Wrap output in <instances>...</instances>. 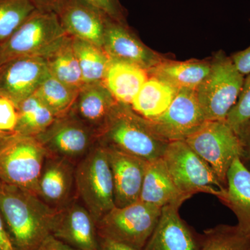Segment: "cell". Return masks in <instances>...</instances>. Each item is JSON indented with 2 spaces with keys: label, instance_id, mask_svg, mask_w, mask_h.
Wrapping results in <instances>:
<instances>
[{
  "label": "cell",
  "instance_id": "1",
  "mask_svg": "<svg viewBox=\"0 0 250 250\" xmlns=\"http://www.w3.org/2000/svg\"><path fill=\"white\" fill-rule=\"evenodd\" d=\"M57 212L33 192L0 182V213L16 250H39Z\"/></svg>",
  "mask_w": 250,
  "mask_h": 250
},
{
  "label": "cell",
  "instance_id": "2",
  "mask_svg": "<svg viewBox=\"0 0 250 250\" xmlns=\"http://www.w3.org/2000/svg\"><path fill=\"white\" fill-rule=\"evenodd\" d=\"M98 142L150 162L164 155L170 142L156 134L147 120L118 103L106 123L99 130Z\"/></svg>",
  "mask_w": 250,
  "mask_h": 250
},
{
  "label": "cell",
  "instance_id": "3",
  "mask_svg": "<svg viewBox=\"0 0 250 250\" xmlns=\"http://www.w3.org/2000/svg\"><path fill=\"white\" fill-rule=\"evenodd\" d=\"M68 36L56 13L36 9L0 45V64L21 57L45 59Z\"/></svg>",
  "mask_w": 250,
  "mask_h": 250
},
{
  "label": "cell",
  "instance_id": "4",
  "mask_svg": "<svg viewBox=\"0 0 250 250\" xmlns=\"http://www.w3.org/2000/svg\"><path fill=\"white\" fill-rule=\"evenodd\" d=\"M77 197L98 223L114 208V187L107 153L103 145L95 147L75 167Z\"/></svg>",
  "mask_w": 250,
  "mask_h": 250
},
{
  "label": "cell",
  "instance_id": "5",
  "mask_svg": "<svg viewBox=\"0 0 250 250\" xmlns=\"http://www.w3.org/2000/svg\"><path fill=\"white\" fill-rule=\"evenodd\" d=\"M162 159L174 185L184 196L189 199L197 192H205L220 200L225 195L227 188L185 141L169 143Z\"/></svg>",
  "mask_w": 250,
  "mask_h": 250
},
{
  "label": "cell",
  "instance_id": "6",
  "mask_svg": "<svg viewBox=\"0 0 250 250\" xmlns=\"http://www.w3.org/2000/svg\"><path fill=\"white\" fill-rule=\"evenodd\" d=\"M244 80L231 57L223 53L215 57L210 62L209 72L196 90L206 121L226 120L238 100Z\"/></svg>",
  "mask_w": 250,
  "mask_h": 250
},
{
  "label": "cell",
  "instance_id": "7",
  "mask_svg": "<svg viewBox=\"0 0 250 250\" xmlns=\"http://www.w3.org/2000/svg\"><path fill=\"white\" fill-rule=\"evenodd\" d=\"M162 208L138 201L116 207L97 223L98 236L143 250L159 222Z\"/></svg>",
  "mask_w": 250,
  "mask_h": 250
},
{
  "label": "cell",
  "instance_id": "8",
  "mask_svg": "<svg viewBox=\"0 0 250 250\" xmlns=\"http://www.w3.org/2000/svg\"><path fill=\"white\" fill-rule=\"evenodd\" d=\"M47 154L36 137L10 135L0 146V182L37 195L38 183Z\"/></svg>",
  "mask_w": 250,
  "mask_h": 250
},
{
  "label": "cell",
  "instance_id": "9",
  "mask_svg": "<svg viewBox=\"0 0 250 250\" xmlns=\"http://www.w3.org/2000/svg\"><path fill=\"white\" fill-rule=\"evenodd\" d=\"M184 141L227 188L230 166L235 159H242L245 154L243 141L232 128L225 121H206Z\"/></svg>",
  "mask_w": 250,
  "mask_h": 250
},
{
  "label": "cell",
  "instance_id": "10",
  "mask_svg": "<svg viewBox=\"0 0 250 250\" xmlns=\"http://www.w3.org/2000/svg\"><path fill=\"white\" fill-rule=\"evenodd\" d=\"M36 138L49 155L64 158L76 165L98 143L96 131L70 111L56 118Z\"/></svg>",
  "mask_w": 250,
  "mask_h": 250
},
{
  "label": "cell",
  "instance_id": "11",
  "mask_svg": "<svg viewBox=\"0 0 250 250\" xmlns=\"http://www.w3.org/2000/svg\"><path fill=\"white\" fill-rule=\"evenodd\" d=\"M147 120V119H146ZM153 130L168 142L184 141L206 121L196 90H180L160 116L147 120Z\"/></svg>",
  "mask_w": 250,
  "mask_h": 250
},
{
  "label": "cell",
  "instance_id": "12",
  "mask_svg": "<svg viewBox=\"0 0 250 250\" xmlns=\"http://www.w3.org/2000/svg\"><path fill=\"white\" fill-rule=\"evenodd\" d=\"M49 75L45 59L21 57L0 64V98L7 99L16 108L35 93Z\"/></svg>",
  "mask_w": 250,
  "mask_h": 250
},
{
  "label": "cell",
  "instance_id": "13",
  "mask_svg": "<svg viewBox=\"0 0 250 250\" xmlns=\"http://www.w3.org/2000/svg\"><path fill=\"white\" fill-rule=\"evenodd\" d=\"M103 48L111 61L135 65L147 72L164 60L141 42L126 23L110 18L106 21Z\"/></svg>",
  "mask_w": 250,
  "mask_h": 250
},
{
  "label": "cell",
  "instance_id": "14",
  "mask_svg": "<svg viewBox=\"0 0 250 250\" xmlns=\"http://www.w3.org/2000/svg\"><path fill=\"white\" fill-rule=\"evenodd\" d=\"M51 235L80 250H99L97 222L78 200L57 210Z\"/></svg>",
  "mask_w": 250,
  "mask_h": 250
},
{
  "label": "cell",
  "instance_id": "15",
  "mask_svg": "<svg viewBox=\"0 0 250 250\" xmlns=\"http://www.w3.org/2000/svg\"><path fill=\"white\" fill-rule=\"evenodd\" d=\"M75 167L76 164L67 159L47 154L38 183L37 196L57 210L76 200Z\"/></svg>",
  "mask_w": 250,
  "mask_h": 250
},
{
  "label": "cell",
  "instance_id": "16",
  "mask_svg": "<svg viewBox=\"0 0 250 250\" xmlns=\"http://www.w3.org/2000/svg\"><path fill=\"white\" fill-rule=\"evenodd\" d=\"M184 202L164 206L159 222L143 250H200L198 234L181 218L179 209Z\"/></svg>",
  "mask_w": 250,
  "mask_h": 250
},
{
  "label": "cell",
  "instance_id": "17",
  "mask_svg": "<svg viewBox=\"0 0 250 250\" xmlns=\"http://www.w3.org/2000/svg\"><path fill=\"white\" fill-rule=\"evenodd\" d=\"M104 147L113 175L115 206L121 208L139 201L147 161L114 148Z\"/></svg>",
  "mask_w": 250,
  "mask_h": 250
},
{
  "label": "cell",
  "instance_id": "18",
  "mask_svg": "<svg viewBox=\"0 0 250 250\" xmlns=\"http://www.w3.org/2000/svg\"><path fill=\"white\" fill-rule=\"evenodd\" d=\"M56 14L69 36L103 47L106 15L83 0H65Z\"/></svg>",
  "mask_w": 250,
  "mask_h": 250
},
{
  "label": "cell",
  "instance_id": "19",
  "mask_svg": "<svg viewBox=\"0 0 250 250\" xmlns=\"http://www.w3.org/2000/svg\"><path fill=\"white\" fill-rule=\"evenodd\" d=\"M118 104L103 82L85 83L70 112L98 134Z\"/></svg>",
  "mask_w": 250,
  "mask_h": 250
},
{
  "label": "cell",
  "instance_id": "20",
  "mask_svg": "<svg viewBox=\"0 0 250 250\" xmlns=\"http://www.w3.org/2000/svg\"><path fill=\"white\" fill-rule=\"evenodd\" d=\"M236 216L237 226L250 236V171L238 157L233 161L227 176V189L220 199Z\"/></svg>",
  "mask_w": 250,
  "mask_h": 250
},
{
  "label": "cell",
  "instance_id": "21",
  "mask_svg": "<svg viewBox=\"0 0 250 250\" xmlns=\"http://www.w3.org/2000/svg\"><path fill=\"white\" fill-rule=\"evenodd\" d=\"M210 62L205 61L173 62L164 59L147 72L167 83L178 93L180 90H196L209 72Z\"/></svg>",
  "mask_w": 250,
  "mask_h": 250
},
{
  "label": "cell",
  "instance_id": "22",
  "mask_svg": "<svg viewBox=\"0 0 250 250\" xmlns=\"http://www.w3.org/2000/svg\"><path fill=\"white\" fill-rule=\"evenodd\" d=\"M187 200L188 198L181 194L174 185L162 157L148 162L140 201L162 208L169 204Z\"/></svg>",
  "mask_w": 250,
  "mask_h": 250
},
{
  "label": "cell",
  "instance_id": "23",
  "mask_svg": "<svg viewBox=\"0 0 250 250\" xmlns=\"http://www.w3.org/2000/svg\"><path fill=\"white\" fill-rule=\"evenodd\" d=\"M148 78L141 67L111 61L103 83L118 103L131 105Z\"/></svg>",
  "mask_w": 250,
  "mask_h": 250
},
{
  "label": "cell",
  "instance_id": "24",
  "mask_svg": "<svg viewBox=\"0 0 250 250\" xmlns=\"http://www.w3.org/2000/svg\"><path fill=\"white\" fill-rule=\"evenodd\" d=\"M177 93L174 88L162 81L149 77L130 106L143 118L154 119L167 110Z\"/></svg>",
  "mask_w": 250,
  "mask_h": 250
},
{
  "label": "cell",
  "instance_id": "25",
  "mask_svg": "<svg viewBox=\"0 0 250 250\" xmlns=\"http://www.w3.org/2000/svg\"><path fill=\"white\" fill-rule=\"evenodd\" d=\"M45 60L49 75L54 78L77 89L84 84L71 36H67Z\"/></svg>",
  "mask_w": 250,
  "mask_h": 250
},
{
  "label": "cell",
  "instance_id": "26",
  "mask_svg": "<svg viewBox=\"0 0 250 250\" xmlns=\"http://www.w3.org/2000/svg\"><path fill=\"white\" fill-rule=\"evenodd\" d=\"M17 110L18 123L14 134L22 136L36 137L57 118L35 94L20 104Z\"/></svg>",
  "mask_w": 250,
  "mask_h": 250
},
{
  "label": "cell",
  "instance_id": "27",
  "mask_svg": "<svg viewBox=\"0 0 250 250\" xmlns=\"http://www.w3.org/2000/svg\"><path fill=\"white\" fill-rule=\"evenodd\" d=\"M72 45L84 84L103 82L111 60L103 47L73 37Z\"/></svg>",
  "mask_w": 250,
  "mask_h": 250
},
{
  "label": "cell",
  "instance_id": "28",
  "mask_svg": "<svg viewBox=\"0 0 250 250\" xmlns=\"http://www.w3.org/2000/svg\"><path fill=\"white\" fill-rule=\"evenodd\" d=\"M79 90L62 83L49 73L34 94L50 109L56 118H59L71 111Z\"/></svg>",
  "mask_w": 250,
  "mask_h": 250
},
{
  "label": "cell",
  "instance_id": "29",
  "mask_svg": "<svg viewBox=\"0 0 250 250\" xmlns=\"http://www.w3.org/2000/svg\"><path fill=\"white\" fill-rule=\"evenodd\" d=\"M200 250H250V236L237 225H218L204 231Z\"/></svg>",
  "mask_w": 250,
  "mask_h": 250
},
{
  "label": "cell",
  "instance_id": "30",
  "mask_svg": "<svg viewBox=\"0 0 250 250\" xmlns=\"http://www.w3.org/2000/svg\"><path fill=\"white\" fill-rule=\"evenodd\" d=\"M36 10L31 0H0V45Z\"/></svg>",
  "mask_w": 250,
  "mask_h": 250
},
{
  "label": "cell",
  "instance_id": "31",
  "mask_svg": "<svg viewBox=\"0 0 250 250\" xmlns=\"http://www.w3.org/2000/svg\"><path fill=\"white\" fill-rule=\"evenodd\" d=\"M246 76L238 100L225 120L239 136L250 125V74Z\"/></svg>",
  "mask_w": 250,
  "mask_h": 250
},
{
  "label": "cell",
  "instance_id": "32",
  "mask_svg": "<svg viewBox=\"0 0 250 250\" xmlns=\"http://www.w3.org/2000/svg\"><path fill=\"white\" fill-rule=\"evenodd\" d=\"M18 110L7 99L0 98V133L14 134L18 123Z\"/></svg>",
  "mask_w": 250,
  "mask_h": 250
},
{
  "label": "cell",
  "instance_id": "33",
  "mask_svg": "<svg viewBox=\"0 0 250 250\" xmlns=\"http://www.w3.org/2000/svg\"><path fill=\"white\" fill-rule=\"evenodd\" d=\"M90 6L101 11L107 17L118 22L126 23L125 11L119 0H83Z\"/></svg>",
  "mask_w": 250,
  "mask_h": 250
},
{
  "label": "cell",
  "instance_id": "34",
  "mask_svg": "<svg viewBox=\"0 0 250 250\" xmlns=\"http://www.w3.org/2000/svg\"><path fill=\"white\" fill-rule=\"evenodd\" d=\"M231 60L242 75L250 74V46L248 48L233 54L231 57Z\"/></svg>",
  "mask_w": 250,
  "mask_h": 250
},
{
  "label": "cell",
  "instance_id": "35",
  "mask_svg": "<svg viewBox=\"0 0 250 250\" xmlns=\"http://www.w3.org/2000/svg\"><path fill=\"white\" fill-rule=\"evenodd\" d=\"M38 250H80L73 247L69 246L55 237L49 235L42 242V244Z\"/></svg>",
  "mask_w": 250,
  "mask_h": 250
},
{
  "label": "cell",
  "instance_id": "36",
  "mask_svg": "<svg viewBox=\"0 0 250 250\" xmlns=\"http://www.w3.org/2000/svg\"><path fill=\"white\" fill-rule=\"evenodd\" d=\"M65 0H31L36 9L39 11L57 12Z\"/></svg>",
  "mask_w": 250,
  "mask_h": 250
},
{
  "label": "cell",
  "instance_id": "37",
  "mask_svg": "<svg viewBox=\"0 0 250 250\" xmlns=\"http://www.w3.org/2000/svg\"><path fill=\"white\" fill-rule=\"evenodd\" d=\"M0 250H16L11 241L0 213Z\"/></svg>",
  "mask_w": 250,
  "mask_h": 250
},
{
  "label": "cell",
  "instance_id": "38",
  "mask_svg": "<svg viewBox=\"0 0 250 250\" xmlns=\"http://www.w3.org/2000/svg\"><path fill=\"white\" fill-rule=\"evenodd\" d=\"M99 250H136L107 238L99 237Z\"/></svg>",
  "mask_w": 250,
  "mask_h": 250
},
{
  "label": "cell",
  "instance_id": "39",
  "mask_svg": "<svg viewBox=\"0 0 250 250\" xmlns=\"http://www.w3.org/2000/svg\"><path fill=\"white\" fill-rule=\"evenodd\" d=\"M241 139L244 145V156H248V159L250 160V132L242 136Z\"/></svg>",
  "mask_w": 250,
  "mask_h": 250
},
{
  "label": "cell",
  "instance_id": "40",
  "mask_svg": "<svg viewBox=\"0 0 250 250\" xmlns=\"http://www.w3.org/2000/svg\"><path fill=\"white\" fill-rule=\"evenodd\" d=\"M11 134H3V133H0V146L3 143L8 139V137Z\"/></svg>",
  "mask_w": 250,
  "mask_h": 250
},
{
  "label": "cell",
  "instance_id": "41",
  "mask_svg": "<svg viewBox=\"0 0 250 250\" xmlns=\"http://www.w3.org/2000/svg\"><path fill=\"white\" fill-rule=\"evenodd\" d=\"M250 132V125H248V126L246 128V129H244V131H243V132L241 133V134H240V137H241L242 136H243V135L248 134V133Z\"/></svg>",
  "mask_w": 250,
  "mask_h": 250
}]
</instances>
